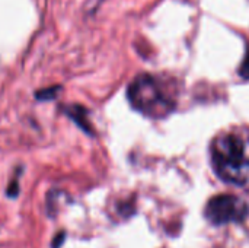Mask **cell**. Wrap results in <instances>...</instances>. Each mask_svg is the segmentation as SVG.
Masks as SVG:
<instances>
[{"label": "cell", "instance_id": "7a4b0ae2", "mask_svg": "<svg viewBox=\"0 0 249 248\" xmlns=\"http://www.w3.org/2000/svg\"><path fill=\"white\" fill-rule=\"evenodd\" d=\"M127 96L134 110L152 118H163L175 108V99L165 85L150 75L137 76L130 83Z\"/></svg>", "mask_w": 249, "mask_h": 248}, {"label": "cell", "instance_id": "3957f363", "mask_svg": "<svg viewBox=\"0 0 249 248\" xmlns=\"http://www.w3.org/2000/svg\"><path fill=\"white\" fill-rule=\"evenodd\" d=\"M206 218L214 225L244 222L249 215L247 202L232 194H220L213 197L206 206Z\"/></svg>", "mask_w": 249, "mask_h": 248}, {"label": "cell", "instance_id": "6da1fadb", "mask_svg": "<svg viewBox=\"0 0 249 248\" xmlns=\"http://www.w3.org/2000/svg\"><path fill=\"white\" fill-rule=\"evenodd\" d=\"M216 174L226 183L242 186L248 181L249 142L235 133H225L212 145Z\"/></svg>", "mask_w": 249, "mask_h": 248}, {"label": "cell", "instance_id": "277c9868", "mask_svg": "<svg viewBox=\"0 0 249 248\" xmlns=\"http://www.w3.org/2000/svg\"><path fill=\"white\" fill-rule=\"evenodd\" d=\"M239 75L245 79H249V53L245 56V58L239 67Z\"/></svg>", "mask_w": 249, "mask_h": 248}]
</instances>
